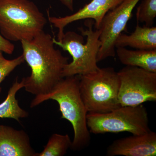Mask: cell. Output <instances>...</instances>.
I'll use <instances>...</instances> for the list:
<instances>
[{
	"mask_svg": "<svg viewBox=\"0 0 156 156\" xmlns=\"http://www.w3.org/2000/svg\"><path fill=\"white\" fill-rule=\"evenodd\" d=\"M53 37L44 31L30 41H21L24 60L31 69L30 75L23 78L27 92L36 95L51 92L63 79L62 72L68 57L55 48Z\"/></svg>",
	"mask_w": 156,
	"mask_h": 156,
	"instance_id": "obj_1",
	"label": "cell"
},
{
	"mask_svg": "<svg viewBox=\"0 0 156 156\" xmlns=\"http://www.w3.org/2000/svg\"><path fill=\"white\" fill-rule=\"evenodd\" d=\"M79 82L80 75L63 78L51 92L36 95L30 104V107L34 108L50 99L57 101L61 119L67 120L72 125L74 137L71 149L74 151L88 147L91 141L87 124L88 112L81 97Z\"/></svg>",
	"mask_w": 156,
	"mask_h": 156,
	"instance_id": "obj_2",
	"label": "cell"
},
{
	"mask_svg": "<svg viewBox=\"0 0 156 156\" xmlns=\"http://www.w3.org/2000/svg\"><path fill=\"white\" fill-rule=\"evenodd\" d=\"M47 23L44 14L30 0H0V31L10 41H30Z\"/></svg>",
	"mask_w": 156,
	"mask_h": 156,
	"instance_id": "obj_3",
	"label": "cell"
},
{
	"mask_svg": "<svg viewBox=\"0 0 156 156\" xmlns=\"http://www.w3.org/2000/svg\"><path fill=\"white\" fill-rule=\"evenodd\" d=\"M85 25L87 29H79L82 35L68 31L64 33L61 41L53 38L55 45L68 52L72 57V61L65 66L63 78L87 74L100 68L97 65V57L101 45L100 30H93L94 22L92 19L86 21Z\"/></svg>",
	"mask_w": 156,
	"mask_h": 156,
	"instance_id": "obj_4",
	"label": "cell"
},
{
	"mask_svg": "<svg viewBox=\"0 0 156 156\" xmlns=\"http://www.w3.org/2000/svg\"><path fill=\"white\" fill-rule=\"evenodd\" d=\"M119 88V75L112 67L80 75V93L88 113H105L122 106Z\"/></svg>",
	"mask_w": 156,
	"mask_h": 156,
	"instance_id": "obj_5",
	"label": "cell"
},
{
	"mask_svg": "<svg viewBox=\"0 0 156 156\" xmlns=\"http://www.w3.org/2000/svg\"><path fill=\"white\" fill-rule=\"evenodd\" d=\"M87 124L90 133L95 134L128 132L138 135L151 130L148 113L142 105L120 106L105 113H88Z\"/></svg>",
	"mask_w": 156,
	"mask_h": 156,
	"instance_id": "obj_6",
	"label": "cell"
},
{
	"mask_svg": "<svg viewBox=\"0 0 156 156\" xmlns=\"http://www.w3.org/2000/svg\"><path fill=\"white\" fill-rule=\"evenodd\" d=\"M118 73L121 106H137L147 101H156V73L126 66Z\"/></svg>",
	"mask_w": 156,
	"mask_h": 156,
	"instance_id": "obj_7",
	"label": "cell"
},
{
	"mask_svg": "<svg viewBox=\"0 0 156 156\" xmlns=\"http://www.w3.org/2000/svg\"><path fill=\"white\" fill-rule=\"evenodd\" d=\"M140 0H123L104 16L98 30H100L101 45L97 62L116 55L115 43L118 37L126 29L132 12Z\"/></svg>",
	"mask_w": 156,
	"mask_h": 156,
	"instance_id": "obj_8",
	"label": "cell"
},
{
	"mask_svg": "<svg viewBox=\"0 0 156 156\" xmlns=\"http://www.w3.org/2000/svg\"><path fill=\"white\" fill-rule=\"evenodd\" d=\"M123 0H92L83 8L71 15L64 17L48 16V20L58 29L57 41H61L66 27L78 20L92 19L96 29L98 30L105 14L116 7Z\"/></svg>",
	"mask_w": 156,
	"mask_h": 156,
	"instance_id": "obj_9",
	"label": "cell"
},
{
	"mask_svg": "<svg viewBox=\"0 0 156 156\" xmlns=\"http://www.w3.org/2000/svg\"><path fill=\"white\" fill-rule=\"evenodd\" d=\"M106 155L155 156L156 133L150 130L116 140L108 147Z\"/></svg>",
	"mask_w": 156,
	"mask_h": 156,
	"instance_id": "obj_10",
	"label": "cell"
},
{
	"mask_svg": "<svg viewBox=\"0 0 156 156\" xmlns=\"http://www.w3.org/2000/svg\"><path fill=\"white\" fill-rule=\"evenodd\" d=\"M25 131L0 125V156H37Z\"/></svg>",
	"mask_w": 156,
	"mask_h": 156,
	"instance_id": "obj_11",
	"label": "cell"
},
{
	"mask_svg": "<svg viewBox=\"0 0 156 156\" xmlns=\"http://www.w3.org/2000/svg\"><path fill=\"white\" fill-rule=\"evenodd\" d=\"M127 47L136 50L156 49V27H140L137 23L132 33L121 34L115 43V49Z\"/></svg>",
	"mask_w": 156,
	"mask_h": 156,
	"instance_id": "obj_12",
	"label": "cell"
},
{
	"mask_svg": "<svg viewBox=\"0 0 156 156\" xmlns=\"http://www.w3.org/2000/svg\"><path fill=\"white\" fill-rule=\"evenodd\" d=\"M115 53L121 63L126 66L139 67L156 73V49L133 50L118 48Z\"/></svg>",
	"mask_w": 156,
	"mask_h": 156,
	"instance_id": "obj_13",
	"label": "cell"
},
{
	"mask_svg": "<svg viewBox=\"0 0 156 156\" xmlns=\"http://www.w3.org/2000/svg\"><path fill=\"white\" fill-rule=\"evenodd\" d=\"M23 88V80L19 82L16 79L9 89L5 100L0 104V118L14 119L19 122L20 119L28 116V113L20 107L16 98L17 92Z\"/></svg>",
	"mask_w": 156,
	"mask_h": 156,
	"instance_id": "obj_14",
	"label": "cell"
},
{
	"mask_svg": "<svg viewBox=\"0 0 156 156\" xmlns=\"http://www.w3.org/2000/svg\"><path fill=\"white\" fill-rule=\"evenodd\" d=\"M72 141L68 134H53L50 136L44 150L37 156H63L71 147Z\"/></svg>",
	"mask_w": 156,
	"mask_h": 156,
	"instance_id": "obj_15",
	"label": "cell"
},
{
	"mask_svg": "<svg viewBox=\"0 0 156 156\" xmlns=\"http://www.w3.org/2000/svg\"><path fill=\"white\" fill-rule=\"evenodd\" d=\"M137 23L147 27L153 26L156 17V0H142L136 12Z\"/></svg>",
	"mask_w": 156,
	"mask_h": 156,
	"instance_id": "obj_16",
	"label": "cell"
},
{
	"mask_svg": "<svg viewBox=\"0 0 156 156\" xmlns=\"http://www.w3.org/2000/svg\"><path fill=\"white\" fill-rule=\"evenodd\" d=\"M3 53L2 51L0 50V85L6 77L25 61L23 55L14 59H8L4 57ZM2 89L0 86V93L2 92Z\"/></svg>",
	"mask_w": 156,
	"mask_h": 156,
	"instance_id": "obj_17",
	"label": "cell"
},
{
	"mask_svg": "<svg viewBox=\"0 0 156 156\" xmlns=\"http://www.w3.org/2000/svg\"><path fill=\"white\" fill-rule=\"evenodd\" d=\"M14 50V45L0 34V50L8 54H12Z\"/></svg>",
	"mask_w": 156,
	"mask_h": 156,
	"instance_id": "obj_18",
	"label": "cell"
},
{
	"mask_svg": "<svg viewBox=\"0 0 156 156\" xmlns=\"http://www.w3.org/2000/svg\"><path fill=\"white\" fill-rule=\"evenodd\" d=\"M62 5L70 11L73 10V0H60Z\"/></svg>",
	"mask_w": 156,
	"mask_h": 156,
	"instance_id": "obj_19",
	"label": "cell"
}]
</instances>
